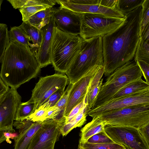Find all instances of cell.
Listing matches in <instances>:
<instances>
[{"instance_id":"obj_25","label":"cell","mask_w":149,"mask_h":149,"mask_svg":"<svg viewBox=\"0 0 149 149\" xmlns=\"http://www.w3.org/2000/svg\"><path fill=\"white\" fill-rule=\"evenodd\" d=\"M52 8H48L37 12L30 17L28 22L31 25L40 29L49 22Z\"/></svg>"},{"instance_id":"obj_27","label":"cell","mask_w":149,"mask_h":149,"mask_svg":"<svg viewBox=\"0 0 149 149\" xmlns=\"http://www.w3.org/2000/svg\"><path fill=\"white\" fill-rule=\"evenodd\" d=\"M134 59L142 60L149 62V40L140 37L136 51Z\"/></svg>"},{"instance_id":"obj_35","label":"cell","mask_w":149,"mask_h":149,"mask_svg":"<svg viewBox=\"0 0 149 149\" xmlns=\"http://www.w3.org/2000/svg\"><path fill=\"white\" fill-rule=\"evenodd\" d=\"M86 96L87 94L83 100L72 109L68 115L65 117V121L63 123L70 122L79 113L85 106L87 104Z\"/></svg>"},{"instance_id":"obj_45","label":"cell","mask_w":149,"mask_h":149,"mask_svg":"<svg viewBox=\"0 0 149 149\" xmlns=\"http://www.w3.org/2000/svg\"><path fill=\"white\" fill-rule=\"evenodd\" d=\"M3 0H0V11L1 10V6Z\"/></svg>"},{"instance_id":"obj_20","label":"cell","mask_w":149,"mask_h":149,"mask_svg":"<svg viewBox=\"0 0 149 149\" xmlns=\"http://www.w3.org/2000/svg\"><path fill=\"white\" fill-rule=\"evenodd\" d=\"M148 89H149V84L141 78L129 83L121 88L114 95L111 100L116 99Z\"/></svg>"},{"instance_id":"obj_12","label":"cell","mask_w":149,"mask_h":149,"mask_svg":"<svg viewBox=\"0 0 149 149\" xmlns=\"http://www.w3.org/2000/svg\"><path fill=\"white\" fill-rule=\"evenodd\" d=\"M21 100L17 89L9 88L0 102V131L15 132L13 128V123Z\"/></svg>"},{"instance_id":"obj_6","label":"cell","mask_w":149,"mask_h":149,"mask_svg":"<svg viewBox=\"0 0 149 149\" xmlns=\"http://www.w3.org/2000/svg\"><path fill=\"white\" fill-rule=\"evenodd\" d=\"M98 116L106 126H128L138 129L149 124V104L132 105Z\"/></svg>"},{"instance_id":"obj_44","label":"cell","mask_w":149,"mask_h":149,"mask_svg":"<svg viewBox=\"0 0 149 149\" xmlns=\"http://www.w3.org/2000/svg\"><path fill=\"white\" fill-rule=\"evenodd\" d=\"M3 132V131H0V144L6 140V138L4 136Z\"/></svg>"},{"instance_id":"obj_8","label":"cell","mask_w":149,"mask_h":149,"mask_svg":"<svg viewBox=\"0 0 149 149\" xmlns=\"http://www.w3.org/2000/svg\"><path fill=\"white\" fill-rule=\"evenodd\" d=\"M104 130L115 143L123 146L126 149H149V144L138 129L131 127L107 125Z\"/></svg>"},{"instance_id":"obj_23","label":"cell","mask_w":149,"mask_h":149,"mask_svg":"<svg viewBox=\"0 0 149 149\" xmlns=\"http://www.w3.org/2000/svg\"><path fill=\"white\" fill-rule=\"evenodd\" d=\"M29 36L33 43H29L31 51L35 56L40 46L42 39L41 29L31 25L28 22H23L20 25Z\"/></svg>"},{"instance_id":"obj_21","label":"cell","mask_w":149,"mask_h":149,"mask_svg":"<svg viewBox=\"0 0 149 149\" xmlns=\"http://www.w3.org/2000/svg\"><path fill=\"white\" fill-rule=\"evenodd\" d=\"M104 67L99 69L96 73L89 85L87 94L88 106L89 109L92 107L96 97L102 84L104 74Z\"/></svg>"},{"instance_id":"obj_40","label":"cell","mask_w":149,"mask_h":149,"mask_svg":"<svg viewBox=\"0 0 149 149\" xmlns=\"http://www.w3.org/2000/svg\"><path fill=\"white\" fill-rule=\"evenodd\" d=\"M15 9H19L23 7L27 0H7Z\"/></svg>"},{"instance_id":"obj_34","label":"cell","mask_w":149,"mask_h":149,"mask_svg":"<svg viewBox=\"0 0 149 149\" xmlns=\"http://www.w3.org/2000/svg\"><path fill=\"white\" fill-rule=\"evenodd\" d=\"M47 113V110L39 107L26 119L33 122H43L46 119Z\"/></svg>"},{"instance_id":"obj_2","label":"cell","mask_w":149,"mask_h":149,"mask_svg":"<svg viewBox=\"0 0 149 149\" xmlns=\"http://www.w3.org/2000/svg\"><path fill=\"white\" fill-rule=\"evenodd\" d=\"M1 63V79L9 87L16 89L36 77L41 70L30 47L11 42Z\"/></svg>"},{"instance_id":"obj_22","label":"cell","mask_w":149,"mask_h":149,"mask_svg":"<svg viewBox=\"0 0 149 149\" xmlns=\"http://www.w3.org/2000/svg\"><path fill=\"white\" fill-rule=\"evenodd\" d=\"M90 109L86 105L81 111L70 122L60 125V132L63 136H66L72 129L80 127L86 122V117Z\"/></svg>"},{"instance_id":"obj_19","label":"cell","mask_w":149,"mask_h":149,"mask_svg":"<svg viewBox=\"0 0 149 149\" xmlns=\"http://www.w3.org/2000/svg\"><path fill=\"white\" fill-rule=\"evenodd\" d=\"M106 126L104 121L98 116L93 118L92 120L85 125L80 130L79 143H84L95 134L104 132Z\"/></svg>"},{"instance_id":"obj_18","label":"cell","mask_w":149,"mask_h":149,"mask_svg":"<svg viewBox=\"0 0 149 149\" xmlns=\"http://www.w3.org/2000/svg\"><path fill=\"white\" fill-rule=\"evenodd\" d=\"M56 3V0H27L24 6L19 9L23 22H27L32 15L40 11L52 8Z\"/></svg>"},{"instance_id":"obj_43","label":"cell","mask_w":149,"mask_h":149,"mask_svg":"<svg viewBox=\"0 0 149 149\" xmlns=\"http://www.w3.org/2000/svg\"><path fill=\"white\" fill-rule=\"evenodd\" d=\"M140 37L144 40H149V24L141 34Z\"/></svg>"},{"instance_id":"obj_33","label":"cell","mask_w":149,"mask_h":149,"mask_svg":"<svg viewBox=\"0 0 149 149\" xmlns=\"http://www.w3.org/2000/svg\"><path fill=\"white\" fill-rule=\"evenodd\" d=\"M86 143L93 144L115 143L106 134L105 132L97 133L89 138Z\"/></svg>"},{"instance_id":"obj_14","label":"cell","mask_w":149,"mask_h":149,"mask_svg":"<svg viewBox=\"0 0 149 149\" xmlns=\"http://www.w3.org/2000/svg\"><path fill=\"white\" fill-rule=\"evenodd\" d=\"M51 16L58 29L68 33L79 35L81 14L60 7L52 8Z\"/></svg>"},{"instance_id":"obj_31","label":"cell","mask_w":149,"mask_h":149,"mask_svg":"<svg viewBox=\"0 0 149 149\" xmlns=\"http://www.w3.org/2000/svg\"><path fill=\"white\" fill-rule=\"evenodd\" d=\"M140 17V36L149 24V0H144L141 5Z\"/></svg>"},{"instance_id":"obj_3","label":"cell","mask_w":149,"mask_h":149,"mask_svg":"<svg viewBox=\"0 0 149 149\" xmlns=\"http://www.w3.org/2000/svg\"><path fill=\"white\" fill-rule=\"evenodd\" d=\"M79 35L65 32L54 27L50 56L54 70L65 73L79 53L84 41Z\"/></svg>"},{"instance_id":"obj_30","label":"cell","mask_w":149,"mask_h":149,"mask_svg":"<svg viewBox=\"0 0 149 149\" xmlns=\"http://www.w3.org/2000/svg\"><path fill=\"white\" fill-rule=\"evenodd\" d=\"M8 26L0 23V63L1 62L6 49L9 43Z\"/></svg>"},{"instance_id":"obj_28","label":"cell","mask_w":149,"mask_h":149,"mask_svg":"<svg viewBox=\"0 0 149 149\" xmlns=\"http://www.w3.org/2000/svg\"><path fill=\"white\" fill-rule=\"evenodd\" d=\"M144 0H118L116 8L125 15L141 6Z\"/></svg>"},{"instance_id":"obj_26","label":"cell","mask_w":149,"mask_h":149,"mask_svg":"<svg viewBox=\"0 0 149 149\" xmlns=\"http://www.w3.org/2000/svg\"><path fill=\"white\" fill-rule=\"evenodd\" d=\"M36 110L35 103L29 100L21 102L18 106L15 119L16 121H22L28 117Z\"/></svg>"},{"instance_id":"obj_4","label":"cell","mask_w":149,"mask_h":149,"mask_svg":"<svg viewBox=\"0 0 149 149\" xmlns=\"http://www.w3.org/2000/svg\"><path fill=\"white\" fill-rule=\"evenodd\" d=\"M102 37L84 39L80 50L65 73L74 84L94 67L103 66Z\"/></svg>"},{"instance_id":"obj_5","label":"cell","mask_w":149,"mask_h":149,"mask_svg":"<svg viewBox=\"0 0 149 149\" xmlns=\"http://www.w3.org/2000/svg\"><path fill=\"white\" fill-rule=\"evenodd\" d=\"M142 76L141 69L134 59L117 68L102 84L91 109L110 100L120 89Z\"/></svg>"},{"instance_id":"obj_1","label":"cell","mask_w":149,"mask_h":149,"mask_svg":"<svg viewBox=\"0 0 149 149\" xmlns=\"http://www.w3.org/2000/svg\"><path fill=\"white\" fill-rule=\"evenodd\" d=\"M141 7L125 14L124 24L102 37L104 74L108 77L134 58L140 37Z\"/></svg>"},{"instance_id":"obj_36","label":"cell","mask_w":149,"mask_h":149,"mask_svg":"<svg viewBox=\"0 0 149 149\" xmlns=\"http://www.w3.org/2000/svg\"><path fill=\"white\" fill-rule=\"evenodd\" d=\"M73 85V84L69 83L66 89L65 90L63 95L57 103L54 105L62 111H65L69 93Z\"/></svg>"},{"instance_id":"obj_37","label":"cell","mask_w":149,"mask_h":149,"mask_svg":"<svg viewBox=\"0 0 149 149\" xmlns=\"http://www.w3.org/2000/svg\"><path fill=\"white\" fill-rule=\"evenodd\" d=\"M135 61L140 69L145 81L149 84V62L139 59Z\"/></svg>"},{"instance_id":"obj_11","label":"cell","mask_w":149,"mask_h":149,"mask_svg":"<svg viewBox=\"0 0 149 149\" xmlns=\"http://www.w3.org/2000/svg\"><path fill=\"white\" fill-rule=\"evenodd\" d=\"M146 104H149V89L111 100L94 108L90 109L88 115L93 118L131 106Z\"/></svg>"},{"instance_id":"obj_15","label":"cell","mask_w":149,"mask_h":149,"mask_svg":"<svg viewBox=\"0 0 149 149\" xmlns=\"http://www.w3.org/2000/svg\"><path fill=\"white\" fill-rule=\"evenodd\" d=\"M103 66H99L91 69L85 75L73 84L64 111L65 117L72 109L83 100L87 93L88 86L97 72Z\"/></svg>"},{"instance_id":"obj_39","label":"cell","mask_w":149,"mask_h":149,"mask_svg":"<svg viewBox=\"0 0 149 149\" xmlns=\"http://www.w3.org/2000/svg\"><path fill=\"white\" fill-rule=\"evenodd\" d=\"M138 130L142 136L149 144V124L142 127Z\"/></svg>"},{"instance_id":"obj_17","label":"cell","mask_w":149,"mask_h":149,"mask_svg":"<svg viewBox=\"0 0 149 149\" xmlns=\"http://www.w3.org/2000/svg\"><path fill=\"white\" fill-rule=\"evenodd\" d=\"M55 23L51 16L49 23L41 29L42 39L40 46L35 56L40 68L51 64L50 50L54 27Z\"/></svg>"},{"instance_id":"obj_42","label":"cell","mask_w":149,"mask_h":149,"mask_svg":"<svg viewBox=\"0 0 149 149\" xmlns=\"http://www.w3.org/2000/svg\"><path fill=\"white\" fill-rule=\"evenodd\" d=\"M3 134L6 138V141L8 143H11V141L10 140V139H14L18 135L17 133L11 132H4Z\"/></svg>"},{"instance_id":"obj_16","label":"cell","mask_w":149,"mask_h":149,"mask_svg":"<svg viewBox=\"0 0 149 149\" xmlns=\"http://www.w3.org/2000/svg\"><path fill=\"white\" fill-rule=\"evenodd\" d=\"M43 123L27 119L14 122L13 125L19 130V134L14 139V149H29L34 135Z\"/></svg>"},{"instance_id":"obj_32","label":"cell","mask_w":149,"mask_h":149,"mask_svg":"<svg viewBox=\"0 0 149 149\" xmlns=\"http://www.w3.org/2000/svg\"><path fill=\"white\" fill-rule=\"evenodd\" d=\"M65 89H61L56 91L48 98L40 107L47 110L55 105L63 95Z\"/></svg>"},{"instance_id":"obj_13","label":"cell","mask_w":149,"mask_h":149,"mask_svg":"<svg viewBox=\"0 0 149 149\" xmlns=\"http://www.w3.org/2000/svg\"><path fill=\"white\" fill-rule=\"evenodd\" d=\"M60 125L53 119L45 120L34 135L29 149H54L61 134Z\"/></svg>"},{"instance_id":"obj_10","label":"cell","mask_w":149,"mask_h":149,"mask_svg":"<svg viewBox=\"0 0 149 149\" xmlns=\"http://www.w3.org/2000/svg\"><path fill=\"white\" fill-rule=\"evenodd\" d=\"M100 0H56L60 7L79 14L89 13L109 17H123L125 15L116 8L99 5Z\"/></svg>"},{"instance_id":"obj_9","label":"cell","mask_w":149,"mask_h":149,"mask_svg":"<svg viewBox=\"0 0 149 149\" xmlns=\"http://www.w3.org/2000/svg\"><path fill=\"white\" fill-rule=\"evenodd\" d=\"M68 81L67 76L63 73L41 77L32 91L29 100L35 103L36 110L56 91L65 88Z\"/></svg>"},{"instance_id":"obj_38","label":"cell","mask_w":149,"mask_h":149,"mask_svg":"<svg viewBox=\"0 0 149 149\" xmlns=\"http://www.w3.org/2000/svg\"><path fill=\"white\" fill-rule=\"evenodd\" d=\"M118 0H100L99 5L111 9L116 8Z\"/></svg>"},{"instance_id":"obj_7","label":"cell","mask_w":149,"mask_h":149,"mask_svg":"<svg viewBox=\"0 0 149 149\" xmlns=\"http://www.w3.org/2000/svg\"><path fill=\"white\" fill-rule=\"evenodd\" d=\"M123 17L89 13L81 14L79 36L83 39L104 36L114 31L125 22Z\"/></svg>"},{"instance_id":"obj_41","label":"cell","mask_w":149,"mask_h":149,"mask_svg":"<svg viewBox=\"0 0 149 149\" xmlns=\"http://www.w3.org/2000/svg\"><path fill=\"white\" fill-rule=\"evenodd\" d=\"M9 88V87L3 82L0 77V102Z\"/></svg>"},{"instance_id":"obj_24","label":"cell","mask_w":149,"mask_h":149,"mask_svg":"<svg viewBox=\"0 0 149 149\" xmlns=\"http://www.w3.org/2000/svg\"><path fill=\"white\" fill-rule=\"evenodd\" d=\"M8 36L9 42L30 47L29 44V42L31 41V39L20 26L11 27L8 31Z\"/></svg>"},{"instance_id":"obj_29","label":"cell","mask_w":149,"mask_h":149,"mask_svg":"<svg viewBox=\"0 0 149 149\" xmlns=\"http://www.w3.org/2000/svg\"><path fill=\"white\" fill-rule=\"evenodd\" d=\"M78 149H126L123 146L115 143L93 144L79 143Z\"/></svg>"}]
</instances>
